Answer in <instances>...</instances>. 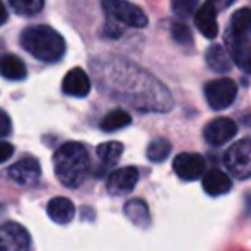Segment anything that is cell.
I'll return each mask as SVG.
<instances>
[{"instance_id": "6da1fadb", "label": "cell", "mask_w": 251, "mask_h": 251, "mask_svg": "<svg viewBox=\"0 0 251 251\" xmlns=\"http://www.w3.org/2000/svg\"><path fill=\"white\" fill-rule=\"evenodd\" d=\"M53 168L63 186L77 188L89 173V154L79 142H67L53 155Z\"/></svg>"}, {"instance_id": "7a4b0ae2", "label": "cell", "mask_w": 251, "mask_h": 251, "mask_svg": "<svg viewBox=\"0 0 251 251\" xmlns=\"http://www.w3.org/2000/svg\"><path fill=\"white\" fill-rule=\"evenodd\" d=\"M21 45L27 53L41 62H56L65 53V41L50 26L27 27L21 34Z\"/></svg>"}, {"instance_id": "3957f363", "label": "cell", "mask_w": 251, "mask_h": 251, "mask_svg": "<svg viewBox=\"0 0 251 251\" xmlns=\"http://www.w3.org/2000/svg\"><path fill=\"white\" fill-rule=\"evenodd\" d=\"M224 164L236 179L251 178V140L243 139L232 144L224 154Z\"/></svg>"}, {"instance_id": "277c9868", "label": "cell", "mask_w": 251, "mask_h": 251, "mask_svg": "<svg viewBox=\"0 0 251 251\" xmlns=\"http://www.w3.org/2000/svg\"><path fill=\"white\" fill-rule=\"evenodd\" d=\"M102 10L111 19L130 27L147 26V16L140 7L126 2V0H102Z\"/></svg>"}, {"instance_id": "5b68a950", "label": "cell", "mask_w": 251, "mask_h": 251, "mask_svg": "<svg viewBox=\"0 0 251 251\" xmlns=\"http://www.w3.org/2000/svg\"><path fill=\"white\" fill-rule=\"evenodd\" d=\"M238 94V86L229 77L215 79L205 86V100L212 109H226L234 102Z\"/></svg>"}, {"instance_id": "8992f818", "label": "cell", "mask_w": 251, "mask_h": 251, "mask_svg": "<svg viewBox=\"0 0 251 251\" xmlns=\"http://www.w3.org/2000/svg\"><path fill=\"white\" fill-rule=\"evenodd\" d=\"M173 169L178 175V178L185 179V181H195L207 173L205 171L207 164H205L203 155L195 154V152H183L175 157Z\"/></svg>"}, {"instance_id": "52a82bcc", "label": "cell", "mask_w": 251, "mask_h": 251, "mask_svg": "<svg viewBox=\"0 0 251 251\" xmlns=\"http://www.w3.org/2000/svg\"><path fill=\"white\" fill-rule=\"evenodd\" d=\"M238 133V125L231 118H215L210 123H207L203 130V137L210 146H224L231 139H234Z\"/></svg>"}, {"instance_id": "ba28073f", "label": "cell", "mask_w": 251, "mask_h": 251, "mask_svg": "<svg viewBox=\"0 0 251 251\" xmlns=\"http://www.w3.org/2000/svg\"><path fill=\"white\" fill-rule=\"evenodd\" d=\"M0 241L3 251H29V232L17 222H7L0 227Z\"/></svg>"}, {"instance_id": "9c48e42d", "label": "cell", "mask_w": 251, "mask_h": 251, "mask_svg": "<svg viewBox=\"0 0 251 251\" xmlns=\"http://www.w3.org/2000/svg\"><path fill=\"white\" fill-rule=\"evenodd\" d=\"M137 181H139V169L128 166V168H122L113 171L108 176L106 181V188L111 195H126L135 188Z\"/></svg>"}, {"instance_id": "30bf717a", "label": "cell", "mask_w": 251, "mask_h": 251, "mask_svg": "<svg viewBox=\"0 0 251 251\" xmlns=\"http://www.w3.org/2000/svg\"><path fill=\"white\" fill-rule=\"evenodd\" d=\"M7 173H9L10 179H14V181L19 183V185L33 186V185H36L41 176V166L36 159L26 157L10 166Z\"/></svg>"}, {"instance_id": "8fae6325", "label": "cell", "mask_w": 251, "mask_h": 251, "mask_svg": "<svg viewBox=\"0 0 251 251\" xmlns=\"http://www.w3.org/2000/svg\"><path fill=\"white\" fill-rule=\"evenodd\" d=\"M226 43H227V50L231 53L232 60L243 70L251 72V45L248 41V36H239V34L232 33L229 29L227 36H226Z\"/></svg>"}, {"instance_id": "7c38bea8", "label": "cell", "mask_w": 251, "mask_h": 251, "mask_svg": "<svg viewBox=\"0 0 251 251\" xmlns=\"http://www.w3.org/2000/svg\"><path fill=\"white\" fill-rule=\"evenodd\" d=\"M195 24L199 31L208 40H214L219 34V24H217V7L212 0L201 3L199 10L195 12Z\"/></svg>"}, {"instance_id": "4fadbf2b", "label": "cell", "mask_w": 251, "mask_h": 251, "mask_svg": "<svg viewBox=\"0 0 251 251\" xmlns=\"http://www.w3.org/2000/svg\"><path fill=\"white\" fill-rule=\"evenodd\" d=\"M62 89L69 96L86 98L91 93V79L82 69H72L63 77Z\"/></svg>"}, {"instance_id": "5bb4252c", "label": "cell", "mask_w": 251, "mask_h": 251, "mask_svg": "<svg viewBox=\"0 0 251 251\" xmlns=\"http://www.w3.org/2000/svg\"><path fill=\"white\" fill-rule=\"evenodd\" d=\"M201 185H203V190L212 197H219L224 195L231 190L232 181L227 175H226L222 169H210L203 175V179H201Z\"/></svg>"}, {"instance_id": "9a60e30c", "label": "cell", "mask_w": 251, "mask_h": 251, "mask_svg": "<svg viewBox=\"0 0 251 251\" xmlns=\"http://www.w3.org/2000/svg\"><path fill=\"white\" fill-rule=\"evenodd\" d=\"M47 212L48 217L56 224H69L74 219V215H75V207L65 197H56V199L48 201Z\"/></svg>"}, {"instance_id": "2e32d148", "label": "cell", "mask_w": 251, "mask_h": 251, "mask_svg": "<svg viewBox=\"0 0 251 251\" xmlns=\"http://www.w3.org/2000/svg\"><path fill=\"white\" fill-rule=\"evenodd\" d=\"M207 63L214 72L226 74L232 67L231 53H227V50L222 48L221 45H212L207 50Z\"/></svg>"}, {"instance_id": "e0dca14e", "label": "cell", "mask_w": 251, "mask_h": 251, "mask_svg": "<svg viewBox=\"0 0 251 251\" xmlns=\"http://www.w3.org/2000/svg\"><path fill=\"white\" fill-rule=\"evenodd\" d=\"M125 215L139 227H147L151 224L149 207L144 200L133 199L125 203Z\"/></svg>"}, {"instance_id": "ac0fdd59", "label": "cell", "mask_w": 251, "mask_h": 251, "mask_svg": "<svg viewBox=\"0 0 251 251\" xmlns=\"http://www.w3.org/2000/svg\"><path fill=\"white\" fill-rule=\"evenodd\" d=\"M0 74L9 80H23L27 70L21 58H17L16 55H7L0 62Z\"/></svg>"}, {"instance_id": "d6986e66", "label": "cell", "mask_w": 251, "mask_h": 251, "mask_svg": "<svg viewBox=\"0 0 251 251\" xmlns=\"http://www.w3.org/2000/svg\"><path fill=\"white\" fill-rule=\"evenodd\" d=\"M96 154L100 157L102 168H111L118 162L120 155L123 154V146L120 142H104L98 146Z\"/></svg>"}, {"instance_id": "ffe728a7", "label": "cell", "mask_w": 251, "mask_h": 251, "mask_svg": "<svg viewBox=\"0 0 251 251\" xmlns=\"http://www.w3.org/2000/svg\"><path fill=\"white\" fill-rule=\"evenodd\" d=\"M132 123V118L126 111L123 109H113L109 111L104 118L101 120V130L104 132H116L120 128H125Z\"/></svg>"}, {"instance_id": "44dd1931", "label": "cell", "mask_w": 251, "mask_h": 251, "mask_svg": "<svg viewBox=\"0 0 251 251\" xmlns=\"http://www.w3.org/2000/svg\"><path fill=\"white\" fill-rule=\"evenodd\" d=\"M231 31L239 36H250L251 33V9L245 7L232 14L231 19Z\"/></svg>"}, {"instance_id": "7402d4cb", "label": "cell", "mask_w": 251, "mask_h": 251, "mask_svg": "<svg viewBox=\"0 0 251 251\" xmlns=\"http://www.w3.org/2000/svg\"><path fill=\"white\" fill-rule=\"evenodd\" d=\"M169 152H171V142L168 139H155L147 147V157L152 162H162L168 159Z\"/></svg>"}, {"instance_id": "603a6c76", "label": "cell", "mask_w": 251, "mask_h": 251, "mask_svg": "<svg viewBox=\"0 0 251 251\" xmlns=\"http://www.w3.org/2000/svg\"><path fill=\"white\" fill-rule=\"evenodd\" d=\"M10 7L21 16H34L41 12L45 5V0H9Z\"/></svg>"}, {"instance_id": "cb8c5ba5", "label": "cell", "mask_w": 251, "mask_h": 251, "mask_svg": "<svg viewBox=\"0 0 251 251\" xmlns=\"http://www.w3.org/2000/svg\"><path fill=\"white\" fill-rule=\"evenodd\" d=\"M197 5H199V0H173V12L185 19L195 12Z\"/></svg>"}, {"instance_id": "d4e9b609", "label": "cell", "mask_w": 251, "mask_h": 251, "mask_svg": "<svg viewBox=\"0 0 251 251\" xmlns=\"http://www.w3.org/2000/svg\"><path fill=\"white\" fill-rule=\"evenodd\" d=\"M171 34L175 38L176 43L179 45H190L192 43V31L181 23H175L171 27Z\"/></svg>"}, {"instance_id": "484cf974", "label": "cell", "mask_w": 251, "mask_h": 251, "mask_svg": "<svg viewBox=\"0 0 251 251\" xmlns=\"http://www.w3.org/2000/svg\"><path fill=\"white\" fill-rule=\"evenodd\" d=\"M9 132H10V118L7 116L5 111L0 109V139L5 137Z\"/></svg>"}, {"instance_id": "4316f807", "label": "cell", "mask_w": 251, "mask_h": 251, "mask_svg": "<svg viewBox=\"0 0 251 251\" xmlns=\"http://www.w3.org/2000/svg\"><path fill=\"white\" fill-rule=\"evenodd\" d=\"M14 154V147L10 146L9 142H3V140H0V164L2 162H5L7 159H10V155Z\"/></svg>"}, {"instance_id": "83f0119b", "label": "cell", "mask_w": 251, "mask_h": 251, "mask_svg": "<svg viewBox=\"0 0 251 251\" xmlns=\"http://www.w3.org/2000/svg\"><path fill=\"white\" fill-rule=\"evenodd\" d=\"M212 2L215 3V7H221V9H226V7H229L232 2H236V0H212Z\"/></svg>"}, {"instance_id": "f1b7e54d", "label": "cell", "mask_w": 251, "mask_h": 251, "mask_svg": "<svg viewBox=\"0 0 251 251\" xmlns=\"http://www.w3.org/2000/svg\"><path fill=\"white\" fill-rule=\"evenodd\" d=\"M7 21V9L2 2H0V24H3Z\"/></svg>"}, {"instance_id": "f546056e", "label": "cell", "mask_w": 251, "mask_h": 251, "mask_svg": "<svg viewBox=\"0 0 251 251\" xmlns=\"http://www.w3.org/2000/svg\"><path fill=\"white\" fill-rule=\"evenodd\" d=\"M0 251H3V245H2V241H0Z\"/></svg>"}]
</instances>
